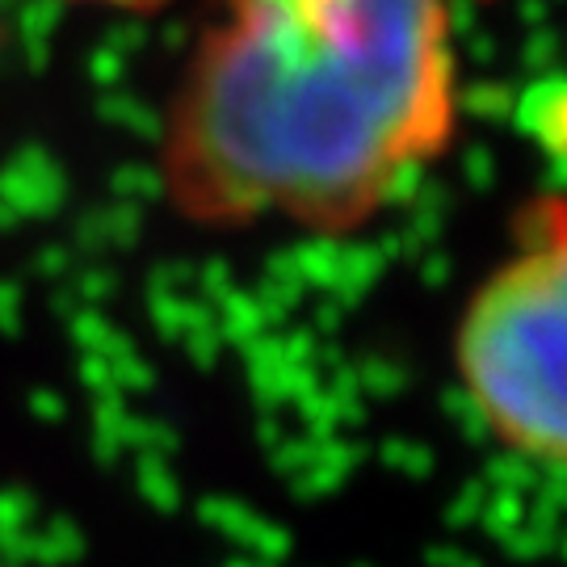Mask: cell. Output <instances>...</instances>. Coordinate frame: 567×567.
<instances>
[{
	"instance_id": "1",
	"label": "cell",
	"mask_w": 567,
	"mask_h": 567,
	"mask_svg": "<svg viewBox=\"0 0 567 567\" xmlns=\"http://www.w3.org/2000/svg\"><path fill=\"white\" fill-rule=\"evenodd\" d=\"M454 126L450 0H210L156 182L185 224L344 236L400 203Z\"/></svg>"
},
{
	"instance_id": "2",
	"label": "cell",
	"mask_w": 567,
	"mask_h": 567,
	"mask_svg": "<svg viewBox=\"0 0 567 567\" xmlns=\"http://www.w3.org/2000/svg\"><path fill=\"white\" fill-rule=\"evenodd\" d=\"M454 365L480 425L529 463L567 466V194L513 215L501 265L475 286Z\"/></svg>"
},
{
	"instance_id": "3",
	"label": "cell",
	"mask_w": 567,
	"mask_h": 567,
	"mask_svg": "<svg viewBox=\"0 0 567 567\" xmlns=\"http://www.w3.org/2000/svg\"><path fill=\"white\" fill-rule=\"evenodd\" d=\"M63 4H72V9H97V13H126V18H135V13H161V9L177 4V0H63Z\"/></svg>"
},
{
	"instance_id": "4",
	"label": "cell",
	"mask_w": 567,
	"mask_h": 567,
	"mask_svg": "<svg viewBox=\"0 0 567 567\" xmlns=\"http://www.w3.org/2000/svg\"><path fill=\"white\" fill-rule=\"evenodd\" d=\"M0 47H4V30H0Z\"/></svg>"
}]
</instances>
